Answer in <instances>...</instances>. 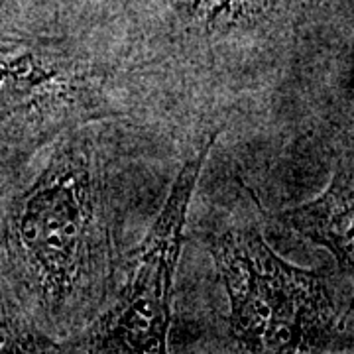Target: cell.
<instances>
[{
	"instance_id": "cell-1",
	"label": "cell",
	"mask_w": 354,
	"mask_h": 354,
	"mask_svg": "<svg viewBox=\"0 0 354 354\" xmlns=\"http://www.w3.org/2000/svg\"><path fill=\"white\" fill-rule=\"evenodd\" d=\"M14 239L53 321L73 323L75 313L104 301L116 270L113 205L91 128L71 130L55 146L16 213Z\"/></svg>"
},
{
	"instance_id": "cell-2",
	"label": "cell",
	"mask_w": 354,
	"mask_h": 354,
	"mask_svg": "<svg viewBox=\"0 0 354 354\" xmlns=\"http://www.w3.org/2000/svg\"><path fill=\"white\" fill-rule=\"evenodd\" d=\"M211 256L228 297V333L242 353L325 351L341 327L329 276L291 266L258 223L225 228Z\"/></svg>"
},
{
	"instance_id": "cell-3",
	"label": "cell",
	"mask_w": 354,
	"mask_h": 354,
	"mask_svg": "<svg viewBox=\"0 0 354 354\" xmlns=\"http://www.w3.org/2000/svg\"><path fill=\"white\" fill-rule=\"evenodd\" d=\"M218 132L191 153L171 183L148 234L128 256L114 299L73 344L91 353H167L174 327V281L193 193Z\"/></svg>"
},
{
	"instance_id": "cell-4",
	"label": "cell",
	"mask_w": 354,
	"mask_h": 354,
	"mask_svg": "<svg viewBox=\"0 0 354 354\" xmlns=\"http://www.w3.org/2000/svg\"><path fill=\"white\" fill-rule=\"evenodd\" d=\"M281 223L307 241L327 248L354 281V148L335 165L333 179L319 197L279 215ZM354 309V297L342 319Z\"/></svg>"
},
{
	"instance_id": "cell-5",
	"label": "cell",
	"mask_w": 354,
	"mask_h": 354,
	"mask_svg": "<svg viewBox=\"0 0 354 354\" xmlns=\"http://www.w3.org/2000/svg\"><path fill=\"white\" fill-rule=\"evenodd\" d=\"M189 12L207 26H262L286 12L290 0H187Z\"/></svg>"
}]
</instances>
